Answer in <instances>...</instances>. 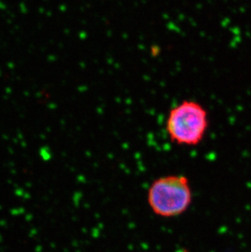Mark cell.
<instances>
[{"label": "cell", "instance_id": "6da1fadb", "mask_svg": "<svg viewBox=\"0 0 251 252\" xmlns=\"http://www.w3.org/2000/svg\"><path fill=\"white\" fill-rule=\"evenodd\" d=\"M210 125L208 109L199 100L186 98L170 108L165 121V131L174 145L196 147L206 137Z\"/></svg>", "mask_w": 251, "mask_h": 252}, {"label": "cell", "instance_id": "7a4b0ae2", "mask_svg": "<svg viewBox=\"0 0 251 252\" xmlns=\"http://www.w3.org/2000/svg\"><path fill=\"white\" fill-rule=\"evenodd\" d=\"M193 200L192 187L187 176L168 175L154 180L149 187L147 202L157 217L171 219L185 214Z\"/></svg>", "mask_w": 251, "mask_h": 252}]
</instances>
